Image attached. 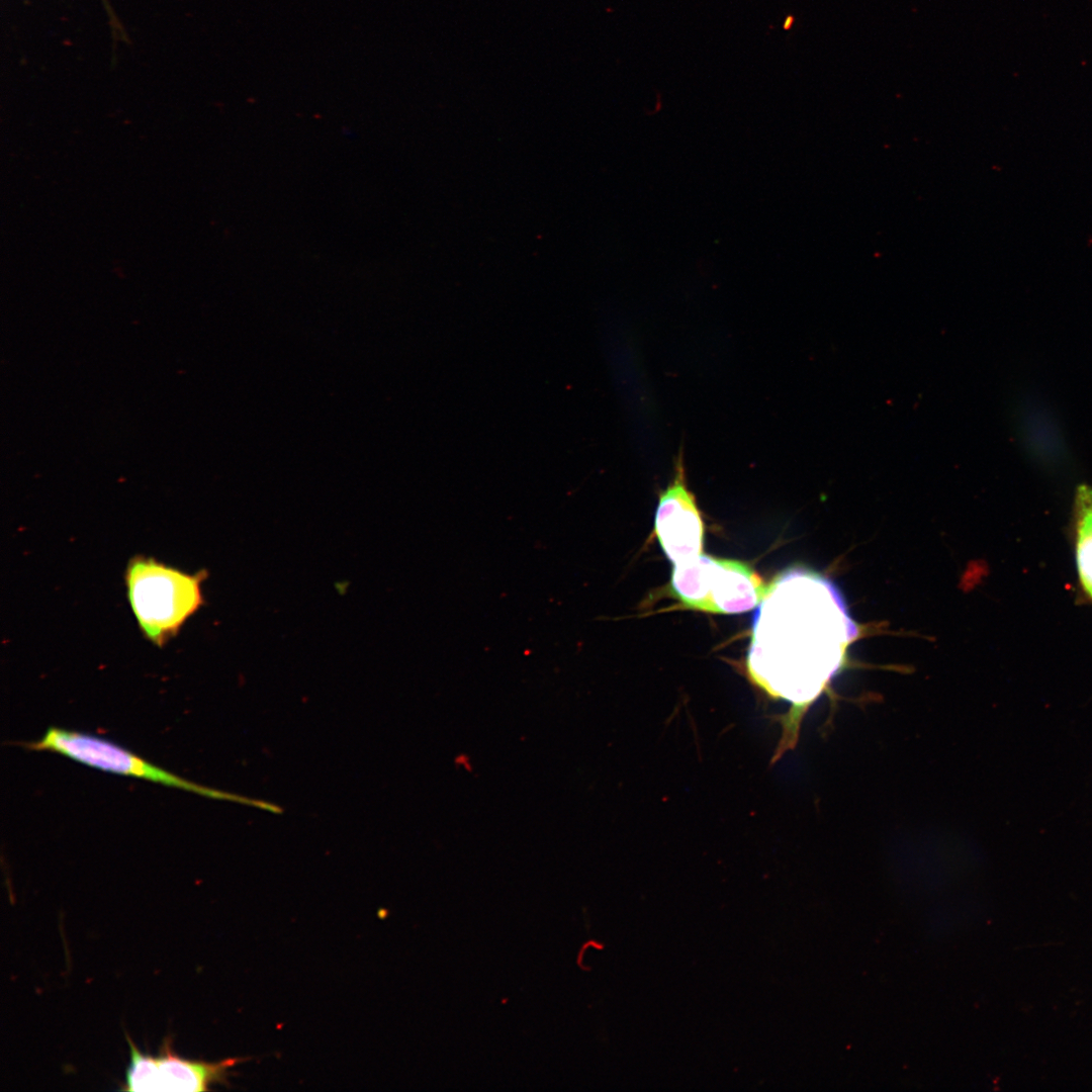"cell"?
<instances>
[{
  "instance_id": "cell-1",
  "label": "cell",
  "mask_w": 1092,
  "mask_h": 1092,
  "mask_svg": "<svg viewBox=\"0 0 1092 1092\" xmlns=\"http://www.w3.org/2000/svg\"><path fill=\"white\" fill-rule=\"evenodd\" d=\"M858 632L831 580L788 568L766 585L753 613L748 672L770 696L791 703L799 719L844 667Z\"/></svg>"
},
{
  "instance_id": "cell-5",
  "label": "cell",
  "mask_w": 1092,
  "mask_h": 1092,
  "mask_svg": "<svg viewBox=\"0 0 1092 1092\" xmlns=\"http://www.w3.org/2000/svg\"><path fill=\"white\" fill-rule=\"evenodd\" d=\"M685 477L679 454L673 479L659 495L654 519L656 537L672 564L696 557L703 550L704 524Z\"/></svg>"
},
{
  "instance_id": "cell-4",
  "label": "cell",
  "mask_w": 1092,
  "mask_h": 1092,
  "mask_svg": "<svg viewBox=\"0 0 1092 1092\" xmlns=\"http://www.w3.org/2000/svg\"><path fill=\"white\" fill-rule=\"evenodd\" d=\"M23 746L31 750L56 752L104 771L154 782L203 797L267 807L265 803L252 802L183 779L114 742L84 732L50 727L41 738L25 742Z\"/></svg>"
},
{
  "instance_id": "cell-2",
  "label": "cell",
  "mask_w": 1092,
  "mask_h": 1092,
  "mask_svg": "<svg viewBox=\"0 0 1092 1092\" xmlns=\"http://www.w3.org/2000/svg\"><path fill=\"white\" fill-rule=\"evenodd\" d=\"M207 572H183L154 558L136 556L125 571L127 597L145 637L163 646L203 604Z\"/></svg>"
},
{
  "instance_id": "cell-7",
  "label": "cell",
  "mask_w": 1092,
  "mask_h": 1092,
  "mask_svg": "<svg viewBox=\"0 0 1092 1092\" xmlns=\"http://www.w3.org/2000/svg\"><path fill=\"white\" fill-rule=\"evenodd\" d=\"M1073 531L1079 583L1092 603V486L1086 483L1076 489Z\"/></svg>"
},
{
  "instance_id": "cell-3",
  "label": "cell",
  "mask_w": 1092,
  "mask_h": 1092,
  "mask_svg": "<svg viewBox=\"0 0 1092 1092\" xmlns=\"http://www.w3.org/2000/svg\"><path fill=\"white\" fill-rule=\"evenodd\" d=\"M671 590L688 609L739 614L755 608L766 584L747 564L704 553L673 564Z\"/></svg>"
},
{
  "instance_id": "cell-6",
  "label": "cell",
  "mask_w": 1092,
  "mask_h": 1092,
  "mask_svg": "<svg viewBox=\"0 0 1092 1092\" xmlns=\"http://www.w3.org/2000/svg\"><path fill=\"white\" fill-rule=\"evenodd\" d=\"M228 1058L219 1062L180 1058L165 1038L158 1057H153L152 1091H208L212 1084H228L229 1071L243 1062Z\"/></svg>"
}]
</instances>
